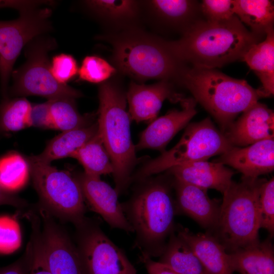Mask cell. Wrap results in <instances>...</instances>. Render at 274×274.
Segmentation results:
<instances>
[{
    "label": "cell",
    "instance_id": "38",
    "mask_svg": "<svg viewBox=\"0 0 274 274\" xmlns=\"http://www.w3.org/2000/svg\"><path fill=\"white\" fill-rule=\"evenodd\" d=\"M32 252V243L30 239L22 256L13 263L0 267V274H29Z\"/></svg>",
    "mask_w": 274,
    "mask_h": 274
},
{
    "label": "cell",
    "instance_id": "40",
    "mask_svg": "<svg viewBox=\"0 0 274 274\" xmlns=\"http://www.w3.org/2000/svg\"><path fill=\"white\" fill-rule=\"evenodd\" d=\"M2 205L11 206L20 210L29 207L25 200L15 195L14 192L8 191L0 184V206Z\"/></svg>",
    "mask_w": 274,
    "mask_h": 274
},
{
    "label": "cell",
    "instance_id": "27",
    "mask_svg": "<svg viewBox=\"0 0 274 274\" xmlns=\"http://www.w3.org/2000/svg\"><path fill=\"white\" fill-rule=\"evenodd\" d=\"M234 13L251 32L261 38L273 26L274 7L269 0H234Z\"/></svg>",
    "mask_w": 274,
    "mask_h": 274
},
{
    "label": "cell",
    "instance_id": "7",
    "mask_svg": "<svg viewBox=\"0 0 274 274\" xmlns=\"http://www.w3.org/2000/svg\"><path fill=\"white\" fill-rule=\"evenodd\" d=\"M34 187L39 195V207L53 218L75 226L85 219V199L76 177L59 170L36 156L26 158Z\"/></svg>",
    "mask_w": 274,
    "mask_h": 274
},
{
    "label": "cell",
    "instance_id": "18",
    "mask_svg": "<svg viewBox=\"0 0 274 274\" xmlns=\"http://www.w3.org/2000/svg\"><path fill=\"white\" fill-rule=\"evenodd\" d=\"M177 210L189 216L204 228L217 227L220 205L211 199L207 190L174 179Z\"/></svg>",
    "mask_w": 274,
    "mask_h": 274
},
{
    "label": "cell",
    "instance_id": "2",
    "mask_svg": "<svg viewBox=\"0 0 274 274\" xmlns=\"http://www.w3.org/2000/svg\"><path fill=\"white\" fill-rule=\"evenodd\" d=\"M135 191L131 198L121 203L123 212L135 233V245L141 255L160 256L167 239L175 230L177 212L171 184L162 178L148 179Z\"/></svg>",
    "mask_w": 274,
    "mask_h": 274
},
{
    "label": "cell",
    "instance_id": "14",
    "mask_svg": "<svg viewBox=\"0 0 274 274\" xmlns=\"http://www.w3.org/2000/svg\"><path fill=\"white\" fill-rule=\"evenodd\" d=\"M130 119L136 122L153 121L156 119L163 102H181L182 95L176 93L170 81L160 80L151 85L131 82L126 93Z\"/></svg>",
    "mask_w": 274,
    "mask_h": 274
},
{
    "label": "cell",
    "instance_id": "1",
    "mask_svg": "<svg viewBox=\"0 0 274 274\" xmlns=\"http://www.w3.org/2000/svg\"><path fill=\"white\" fill-rule=\"evenodd\" d=\"M261 38L248 30L235 15L223 22L199 19L184 31L180 39L165 42L181 63L214 69L242 59Z\"/></svg>",
    "mask_w": 274,
    "mask_h": 274
},
{
    "label": "cell",
    "instance_id": "41",
    "mask_svg": "<svg viewBox=\"0 0 274 274\" xmlns=\"http://www.w3.org/2000/svg\"><path fill=\"white\" fill-rule=\"evenodd\" d=\"M140 259L144 263L148 274H179L169 266L153 261L148 256L141 255Z\"/></svg>",
    "mask_w": 274,
    "mask_h": 274
},
{
    "label": "cell",
    "instance_id": "17",
    "mask_svg": "<svg viewBox=\"0 0 274 274\" xmlns=\"http://www.w3.org/2000/svg\"><path fill=\"white\" fill-rule=\"evenodd\" d=\"M213 161L232 167L243 177L258 178L274 169V140H261L243 148L232 147Z\"/></svg>",
    "mask_w": 274,
    "mask_h": 274
},
{
    "label": "cell",
    "instance_id": "36",
    "mask_svg": "<svg viewBox=\"0 0 274 274\" xmlns=\"http://www.w3.org/2000/svg\"><path fill=\"white\" fill-rule=\"evenodd\" d=\"M200 7L206 20L211 22L225 21L235 16L234 1L232 0H204Z\"/></svg>",
    "mask_w": 274,
    "mask_h": 274
},
{
    "label": "cell",
    "instance_id": "21",
    "mask_svg": "<svg viewBox=\"0 0 274 274\" xmlns=\"http://www.w3.org/2000/svg\"><path fill=\"white\" fill-rule=\"evenodd\" d=\"M142 7L160 24L178 28L183 32L199 19L201 12L196 1L189 0H152L141 2Z\"/></svg>",
    "mask_w": 274,
    "mask_h": 274
},
{
    "label": "cell",
    "instance_id": "24",
    "mask_svg": "<svg viewBox=\"0 0 274 274\" xmlns=\"http://www.w3.org/2000/svg\"><path fill=\"white\" fill-rule=\"evenodd\" d=\"M86 9L101 21L128 29L135 28L142 10V2L132 0H88L83 1Z\"/></svg>",
    "mask_w": 274,
    "mask_h": 274
},
{
    "label": "cell",
    "instance_id": "35",
    "mask_svg": "<svg viewBox=\"0 0 274 274\" xmlns=\"http://www.w3.org/2000/svg\"><path fill=\"white\" fill-rule=\"evenodd\" d=\"M20 243V229L17 221L10 217L0 216V253L14 251Z\"/></svg>",
    "mask_w": 274,
    "mask_h": 274
},
{
    "label": "cell",
    "instance_id": "34",
    "mask_svg": "<svg viewBox=\"0 0 274 274\" xmlns=\"http://www.w3.org/2000/svg\"><path fill=\"white\" fill-rule=\"evenodd\" d=\"M33 252L29 274H51L46 263L42 244L41 221L38 217L30 220Z\"/></svg>",
    "mask_w": 274,
    "mask_h": 274
},
{
    "label": "cell",
    "instance_id": "29",
    "mask_svg": "<svg viewBox=\"0 0 274 274\" xmlns=\"http://www.w3.org/2000/svg\"><path fill=\"white\" fill-rule=\"evenodd\" d=\"M31 104L24 97L4 98L0 105V139L31 126Z\"/></svg>",
    "mask_w": 274,
    "mask_h": 274
},
{
    "label": "cell",
    "instance_id": "6",
    "mask_svg": "<svg viewBox=\"0 0 274 274\" xmlns=\"http://www.w3.org/2000/svg\"><path fill=\"white\" fill-rule=\"evenodd\" d=\"M264 179L242 177L223 193L216 229L218 240L230 253L258 243L259 191Z\"/></svg>",
    "mask_w": 274,
    "mask_h": 274
},
{
    "label": "cell",
    "instance_id": "37",
    "mask_svg": "<svg viewBox=\"0 0 274 274\" xmlns=\"http://www.w3.org/2000/svg\"><path fill=\"white\" fill-rule=\"evenodd\" d=\"M50 68L54 79L63 84H66V82L78 72L76 59L71 55L65 53L53 56L51 61Z\"/></svg>",
    "mask_w": 274,
    "mask_h": 274
},
{
    "label": "cell",
    "instance_id": "19",
    "mask_svg": "<svg viewBox=\"0 0 274 274\" xmlns=\"http://www.w3.org/2000/svg\"><path fill=\"white\" fill-rule=\"evenodd\" d=\"M175 179L223 193L232 183L234 172L224 164L207 160L173 167L167 170Z\"/></svg>",
    "mask_w": 274,
    "mask_h": 274
},
{
    "label": "cell",
    "instance_id": "8",
    "mask_svg": "<svg viewBox=\"0 0 274 274\" xmlns=\"http://www.w3.org/2000/svg\"><path fill=\"white\" fill-rule=\"evenodd\" d=\"M232 147L210 118L189 123L173 148L146 162L131 180L141 181L176 166L207 160L212 156L223 154Z\"/></svg>",
    "mask_w": 274,
    "mask_h": 274
},
{
    "label": "cell",
    "instance_id": "31",
    "mask_svg": "<svg viewBox=\"0 0 274 274\" xmlns=\"http://www.w3.org/2000/svg\"><path fill=\"white\" fill-rule=\"evenodd\" d=\"M29 172L28 163L20 154L11 152L0 158V184L14 192L26 184Z\"/></svg>",
    "mask_w": 274,
    "mask_h": 274
},
{
    "label": "cell",
    "instance_id": "13",
    "mask_svg": "<svg viewBox=\"0 0 274 274\" xmlns=\"http://www.w3.org/2000/svg\"><path fill=\"white\" fill-rule=\"evenodd\" d=\"M76 178L81 188L84 199L90 209L99 214L113 228L126 232L134 230L126 219L118 201V194L100 177L81 173Z\"/></svg>",
    "mask_w": 274,
    "mask_h": 274
},
{
    "label": "cell",
    "instance_id": "33",
    "mask_svg": "<svg viewBox=\"0 0 274 274\" xmlns=\"http://www.w3.org/2000/svg\"><path fill=\"white\" fill-rule=\"evenodd\" d=\"M258 207L260 227L266 229L272 237L274 233V179L264 180L259 195Z\"/></svg>",
    "mask_w": 274,
    "mask_h": 274
},
{
    "label": "cell",
    "instance_id": "16",
    "mask_svg": "<svg viewBox=\"0 0 274 274\" xmlns=\"http://www.w3.org/2000/svg\"><path fill=\"white\" fill-rule=\"evenodd\" d=\"M233 147H246L274 138V113L265 105L257 101L234 121L224 133Z\"/></svg>",
    "mask_w": 274,
    "mask_h": 274
},
{
    "label": "cell",
    "instance_id": "20",
    "mask_svg": "<svg viewBox=\"0 0 274 274\" xmlns=\"http://www.w3.org/2000/svg\"><path fill=\"white\" fill-rule=\"evenodd\" d=\"M177 234L192 250L207 274H233L228 253L216 237L208 233H193L182 227Z\"/></svg>",
    "mask_w": 274,
    "mask_h": 274
},
{
    "label": "cell",
    "instance_id": "26",
    "mask_svg": "<svg viewBox=\"0 0 274 274\" xmlns=\"http://www.w3.org/2000/svg\"><path fill=\"white\" fill-rule=\"evenodd\" d=\"M174 231L168 238L159 262L179 274H207L192 250Z\"/></svg>",
    "mask_w": 274,
    "mask_h": 274
},
{
    "label": "cell",
    "instance_id": "39",
    "mask_svg": "<svg viewBox=\"0 0 274 274\" xmlns=\"http://www.w3.org/2000/svg\"><path fill=\"white\" fill-rule=\"evenodd\" d=\"M50 102L32 106L30 113L31 126L44 129H52L49 109Z\"/></svg>",
    "mask_w": 274,
    "mask_h": 274
},
{
    "label": "cell",
    "instance_id": "15",
    "mask_svg": "<svg viewBox=\"0 0 274 274\" xmlns=\"http://www.w3.org/2000/svg\"><path fill=\"white\" fill-rule=\"evenodd\" d=\"M182 109L173 110L154 119L142 132L136 150H156L161 153L174 136L186 127L195 115L196 101L192 97L183 98L180 102Z\"/></svg>",
    "mask_w": 274,
    "mask_h": 274
},
{
    "label": "cell",
    "instance_id": "25",
    "mask_svg": "<svg viewBox=\"0 0 274 274\" xmlns=\"http://www.w3.org/2000/svg\"><path fill=\"white\" fill-rule=\"evenodd\" d=\"M97 131V121L83 127L62 131L50 141L43 151L36 156L40 160L48 163L54 160L71 157Z\"/></svg>",
    "mask_w": 274,
    "mask_h": 274
},
{
    "label": "cell",
    "instance_id": "5",
    "mask_svg": "<svg viewBox=\"0 0 274 274\" xmlns=\"http://www.w3.org/2000/svg\"><path fill=\"white\" fill-rule=\"evenodd\" d=\"M113 61L122 74L138 81L179 82L185 68L167 48L165 40L136 28L112 37Z\"/></svg>",
    "mask_w": 274,
    "mask_h": 274
},
{
    "label": "cell",
    "instance_id": "4",
    "mask_svg": "<svg viewBox=\"0 0 274 274\" xmlns=\"http://www.w3.org/2000/svg\"><path fill=\"white\" fill-rule=\"evenodd\" d=\"M214 118L224 133L244 112L262 97L259 89L215 69L185 67L178 82Z\"/></svg>",
    "mask_w": 274,
    "mask_h": 274
},
{
    "label": "cell",
    "instance_id": "32",
    "mask_svg": "<svg viewBox=\"0 0 274 274\" xmlns=\"http://www.w3.org/2000/svg\"><path fill=\"white\" fill-rule=\"evenodd\" d=\"M116 70L105 59L97 56H86L78 70L81 80L102 83L116 73Z\"/></svg>",
    "mask_w": 274,
    "mask_h": 274
},
{
    "label": "cell",
    "instance_id": "30",
    "mask_svg": "<svg viewBox=\"0 0 274 274\" xmlns=\"http://www.w3.org/2000/svg\"><path fill=\"white\" fill-rule=\"evenodd\" d=\"M75 99L62 98L49 100L52 129L64 131L94 122L93 116L80 114L76 106Z\"/></svg>",
    "mask_w": 274,
    "mask_h": 274
},
{
    "label": "cell",
    "instance_id": "12",
    "mask_svg": "<svg viewBox=\"0 0 274 274\" xmlns=\"http://www.w3.org/2000/svg\"><path fill=\"white\" fill-rule=\"evenodd\" d=\"M41 219V237L51 274H86L77 247L54 218L38 207Z\"/></svg>",
    "mask_w": 274,
    "mask_h": 274
},
{
    "label": "cell",
    "instance_id": "42",
    "mask_svg": "<svg viewBox=\"0 0 274 274\" xmlns=\"http://www.w3.org/2000/svg\"><path fill=\"white\" fill-rule=\"evenodd\" d=\"M29 5L28 1H0V8H10L19 11L26 9Z\"/></svg>",
    "mask_w": 274,
    "mask_h": 274
},
{
    "label": "cell",
    "instance_id": "9",
    "mask_svg": "<svg viewBox=\"0 0 274 274\" xmlns=\"http://www.w3.org/2000/svg\"><path fill=\"white\" fill-rule=\"evenodd\" d=\"M47 35L34 38L25 47L26 60L11 75L13 83L8 91L11 96L35 95L49 100L82 96L80 91L58 82L52 76L49 53L56 48L57 43Z\"/></svg>",
    "mask_w": 274,
    "mask_h": 274
},
{
    "label": "cell",
    "instance_id": "11",
    "mask_svg": "<svg viewBox=\"0 0 274 274\" xmlns=\"http://www.w3.org/2000/svg\"><path fill=\"white\" fill-rule=\"evenodd\" d=\"M77 248L86 274H136L125 252L91 219L75 226Z\"/></svg>",
    "mask_w": 274,
    "mask_h": 274
},
{
    "label": "cell",
    "instance_id": "3",
    "mask_svg": "<svg viewBox=\"0 0 274 274\" xmlns=\"http://www.w3.org/2000/svg\"><path fill=\"white\" fill-rule=\"evenodd\" d=\"M98 133L110 157L115 189L118 194L131 181L137 163L130 134V117L126 111V93L114 81L101 83L98 88Z\"/></svg>",
    "mask_w": 274,
    "mask_h": 274
},
{
    "label": "cell",
    "instance_id": "28",
    "mask_svg": "<svg viewBox=\"0 0 274 274\" xmlns=\"http://www.w3.org/2000/svg\"><path fill=\"white\" fill-rule=\"evenodd\" d=\"M83 166L84 173L94 177L113 173V167L98 133L83 145L71 156Z\"/></svg>",
    "mask_w": 274,
    "mask_h": 274
},
{
    "label": "cell",
    "instance_id": "23",
    "mask_svg": "<svg viewBox=\"0 0 274 274\" xmlns=\"http://www.w3.org/2000/svg\"><path fill=\"white\" fill-rule=\"evenodd\" d=\"M245 61L260 79L259 90L262 97L274 93V31L273 26L265 32V40L252 45L244 55Z\"/></svg>",
    "mask_w": 274,
    "mask_h": 274
},
{
    "label": "cell",
    "instance_id": "10",
    "mask_svg": "<svg viewBox=\"0 0 274 274\" xmlns=\"http://www.w3.org/2000/svg\"><path fill=\"white\" fill-rule=\"evenodd\" d=\"M19 13L16 19L0 21V81L4 98L8 97L9 79L22 48L34 38L52 29L50 8L39 7Z\"/></svg>",
    "mask_w": 274,
    "mask_h": 274
},
{
    "label": "cell",
    "instance_id": "22",
    "mask_svg": "<svg viewBox=\"0 0 274 274\" xmlns=\"http://www.w3.org/2000/svg\"><path fill=\"white\" fill-rule=\"evenodd\" d=\"M228 254L233 272L240 274H274V250L270 239Z\"/></svg>",
    "mask_w": 274,
    "mask_h": 274
}]
</instances>
